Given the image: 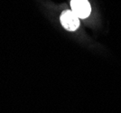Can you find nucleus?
Returning <instances> with one entry per match:
<instances>
[{"label":"nucleus","mask_w":121,"mask_h":113,"mask_svg":"<svg viewBox=\"0 0 121 113\" xmlns=\"http://www.w3.org/2000/svg\"><path fill=\"white\" fill-rule=\"evenodd\" d=\"M60 23L62 26L68 31H75L80 26L79 17L70 10H65L60 15Z\"/></svg>","instance_id":"obj_1"},{"label":"nucleus","mask_w":121,"mask_h":113,"mask_svg":"<svg viewBox=\"0 0 121 113\" xmlns=\"http://www.w3.org/2000/svg\"><path fill=\"white\" fill-rule=\"evenodd\" d=\"M71 6L72 12L79 18H87L91 15V7L88 0H71Z\"/></svg>","instance_id":"obj_2"}]
</instances>
